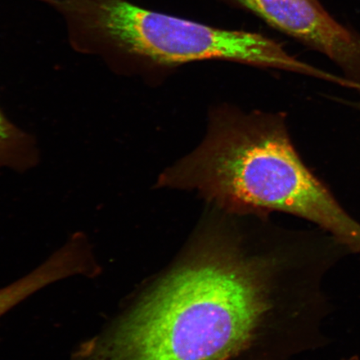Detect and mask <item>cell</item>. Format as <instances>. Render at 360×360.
<instances>
[{
	"instance_id": "obj_1",
	"label": "cell",
	"mask_w": 360,
	"mask_h": 360,
	"mask_svg": "<svg viewBox=\"0 0 360 360\" xmlns=\"http://www.w3.org/2000/svg\"><path fill=\"white\" fill-rule=\"evenodd\" d=\"M73 360H289L326 346L325 235L249 231L215 208Z\"/></svg>"
},
{
	"instance_id": "obj_2",
	"label": "cell",
	"mask_w": 360,
	"mask_h": 360,
	"mask_svg": "<svg viewBox=\"0 0 360 360\" xmlns=\"http://www.w3.org/2000/svg\"><path fill=\"white\" fill-rule=\"evenodd\" d=\"M160 184L199 193L227 212L298 216L360 255V223L306 167L280 116L216 112L204 141L167 168Z\"/></svg>"
},
{
	"instance_id": "obj_3",
	"label": "cell",
	"mask_w": 360,
	"mask_h": 360,
	"mask_svg": "<svg viewBox=\"0 0 360 360\" xmlns=\"http://www.w3.org/2000/svg\"><path fill=\"white\" fill-rule=\"evenodd\" d=\"M74 42L110 47L161 67L224 60L318 77L266 36L146 10L129 0H51Z\"/></svg>"
},
{
	"instance_id": "obj_4",
	"label": "cell",
	"mask_w": 360,
	"mask_h": 360,
	"mask_svg": "<svg viewBox=\"0 0 360 360\" xmlns=\"http://www.w3.org/2000/svg\"><path fill=\"white\" fill-rule=\"evenodd\" d=\"M47 285L42 271L34 269L24 277L0 289V317Z\"/></svg>"
},
{
	"instance_id": "obj_5",
	"label": "cell",
	"mask_w": 360,
	"mask_h": 360,
	"mask_svg": "<svg viewBox=\"0 0 360 360\" xmlns=\"http://www.w3.org/2000/svg\"><path fill=\"white\" fill-rule=\"evenodd\" d=\"M11 128L6 119L0 112V151L6 146L7 141L11 136Z\"/></svg>"
},
{
	"instance_id": "obj_6",
	"label": "cell",
	"mask_w": 360,
	"mask_h": 360,
	"mask_svg": "<svg viewBox=\"0 0 360 360\" xmlns=\"http://www.w3.org/2000/svg\"><path fill=\"white\" fill-rule=\"evenodd\" d=\"M348 87L357 90V91L360 94V83L357 82V81L349 80Z\"/></svg>"
},
{
	"instance_id": "obj_7",
	"label": "cell",
	"mask_w": 360,
	"mask_h": 360,
	"mask_svg": "<svg viewBox=\"0 0 360 360\" xmlns=\"http://www.w3.org/2000/svg\"><path fill=\"white\" fill-rule=\"evenodd\" d=\"M341 360H359V358L357 355H352V356L343 358Z\"/></svg>"
}]
</instances>
